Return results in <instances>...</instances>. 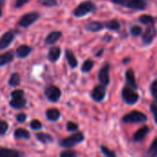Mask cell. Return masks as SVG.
I'll list each match as a JSON object with an SVG mask.
<instances>
[{
  "label": "cell",
  "mask_w": 157,
  "mask_h": 157,
  "mask_svg": "<svg viewBox=\"0 0 157 157\" xmlns=\"http://www.w3.org/2000/svg\"><path fill=\"white\" fill-rule=\"evenodd\" d=\"M110 1L114 5L135 11L145 10L149 6L148 0H110Z\"/></svg>",
  "instance_id": "6da1fadb"
},
{
  "label": "cell",
  "mask_w": 157,
  "mask_h": 157,
  "mask_svg": "<svg viewBox=\"0 0 157 157\" xmlns=\"http://www.w3.org/2000/svg\"><path fill=\"white\" fill-rule=\"evenodd\" d=\"M30 52H31V48L27 45H21L16 51V54L18 58H26L30 54Z\"/></svg>",
  "instance_id": "ac0fdd59"
},
{
  "label": "cell",
  "mask_w": 157,
  "mask_h": 157,
  "mask_svg": "<svg viewBox=\"0 0 157 157\" xmlns=\"http://www.w3.org/2000/svg\"><path fill=\"white\" fill-rule=\"evenodd\" d=\"M60 157H77V155L73 150H64L60 154Z\"/></svg>",
  "instance_id": "836d02e7"
},
{
  "label": "cell",
  "mask_w": 157,
  "mask_h": 157,
  "mask_svg": "<svg viewBox=\"0 0 157 157\" xmlns=\"http://www.w3.org/2000/svg\"><path fill=\"white\" fill-rule=\"evenodd\" d=\"M85 140V136L82 132H77L71 135L68 138H65L59 142V145L63 148H71L74 147Z\"/></svg>",
  "instance_id": "3957f363"
},
{
  "label": "cell",
  "mask_w": 157,
  "mask_h": 157,
  "mask_svg": "<svg viewBox=\"0 0 157 157\" xmlns=\"http://www.w3.org/2000/svg\"><path fill=\"white\" fill-rule=\"evenodd\" d=\"M36 138H37L38 141H40L42 144H51V143L53 142L52 137L50 134H47V133H37Z\"/></svg>",
  "instance_id": "484cf974"
},
{
  "label": "cell",
  "mask_w": 157,
  "mask_h": 157,
  "mask_svg": "<svg viewBox=\"0 0 157 157\" xmlns=\"http://www.w3.org/2000/svg\"><path fill=\"white\" fill-rule=\"evenodd\" d=\"M66 128H67L68 132H75V131L78 130V125L76 123H75V122L69 121V122H67Z\"/></svg>",
  "instance_id": "74e56055"
},
{
  "label": "cell",
  "mask_w": 157,
  "mask_h": 157,
  "mask_svg": "<svg viewBox=\"0 0 157 157\" xmlns=\"http://www.w3.org/2000/svg\"><path fill=\"white\" fill-rule=\"evenodd\" d=\"M40 2L41 5H43L45 6H49V7L55 6L58 4L56 0H40Z\"/></svg>",
  "instance_id": "d590c367"
},
{
  "label": "cell",
  "mask_w": 157,
  "mask_h": 157,
  "mask_svg": "<svg viewBox=\"0 0 157 157\" xmlns=\"http://www.w3.org/2000/svg\"><path fill=\"white\" fill-rule=\"evenodd\" d=\"M147 116L141 112V111H132L122 118V121L124 123H141V122H145L147 121Z\"/></svg>",
  "instance_id": "277c9868"
},
{
  "label": "cell",
  "mask_w": 157,
  "mask_h": 157,
  "mask_svg": "<svg viewBox=\"0 0 157 157\" xmlns=\"http://www.w3.org/2000/svg\"><path fill=\"white\" fill-rule=\"evenodd\" d=\"M8 84L11 86H19V84H20V76H19V75L17 74V73H14L10 76Z\"/></svg>",
  "instance_id": "83f0119b"
},
{
  "label": "cell",
  "mask_w": 157,
  "mask_h": 157,
  "mask_svg": "<svg viewBox=\"0 0 157 157\" xmlns=\"http://www.w3.org/2000/svg\"><path fill=\"white\" fill-rule=\"evenodd\" d=\"M14 137L16 139H23V140H29L30 138V134L27 130L24 129H17L14 132Z\"/></svg>",
  "instance_id": "cb8c5ba5"
},
{
  "label": "cell",
  "mask_w": 157,
  "mask_h": 157,
  "mask_svg": "<svg viewBox=\"0 0 157 157\" xmlns=\"http://www.w3.org/2000/svg\"><path fill=\"white\" fill-rule=\"evenodd\" d=\"M150 91H151L152 96L154 97V98L155 99V101L157 102V79H155V80L151 84Z\"/></svg>",
  "instance_id": "1f68e13d"
},
{
  "label": "cell",
  "mask_w": 157,
  "mask_h": 157,
  "mask_svg": "<svg viewBox=\"0 0 157 157\" xmlns=\"http://www.w3.org/2000/svg\"><path fill=\"white\" fill-rule=\"evenodd\" d=\"M60 55H61V50H60V48H58V47H52L49 51L48 58H49V60L51 62L54 63V62H56L60 58Z\"/></svg>",
  "instance_id": "44dd1931"
},
{
  "label": "cell",
  "mask_w": 157,
  "mask_h": 157,
  "mask_svg": "<svg viewBox=\"0 0 157 157\" xmlns=\"http://www.w3.org/2000/svg\"><path fill=\"white\" fill-rule=\"evenodd\" d=\"M42 127L41 123L38 121V120H33L31 122H30V129L33 130V131H38V130H40Z\"/></svg>",
  "instance_id": "e575fe53"
},
{
  "label": "cell",
  "mask_w": 157,
  "mask_h": 157,
  "mask_svg": "<svg viewBox=\"0 0 157 157\" xmlns=\"http://www.w3.org/2000/svg\"><path fill=\"white\" fill-rule=\"evenodd\" d=\"M138 20H139V22H141L142 24L148 26V25H152V24H154V23H155V18L153 16H151V15L144 14V15L140 16Z\"/></svg>",
  "instance_id": "d4e9b609"
},
{
  "label": "cell",
  "mask_w": 157,
  "mask_h": 157,
  "mask_svg": "<svg viewBox=\"0 0 157 157\" xmlns=\"http://www.w3.org/2000/svg\"><path fill=\"white\" fill-rule=\"evenodd\" d=\"M4 4H5V0H0V17L2 16V10H3Z\"/></svg>",
  "instance_id": "7bdbcfd3"
},
{
  "label": "cell",
  "mask_w": 157,
  "mask_h": 157,
  "mask_svg": "<svg viewBox=\"0 0 157 157\" xmlns=\"http://www.w3.org/2000/svg\"><path fill=\"white\" fill-rule=\"evenodd\" d=\"M65 57H66V60L68 62V64L70 65L71 68H75L78 64V62H77V59L75 58V55L74 54V52L70 50H67L65 52Z\"/></svg>",
  "instance_id": "d6986e66"
},
{
  "label": "cell",
  "mask_w": 157,
  "mask_h": 157,
  "mask_svg": "<svg viewBox=\"0 0 157 157\" xmlns=\"http://www.w3.org/2000/svg\"><path fill=\"white\" fill-rule=\"evenodd\" d=\"M128 61H130V59H125V60L123 61V63H128Z\"/></svg>",
  "instance_id": "f6af8a7d"
},
{
  "label": "cell",
  "mask_w": 157,
  "mask_h": 157,
  "mask_svg": "<svg viewBox=\"0 0 157 157\" xmlns=\"http://www.w3.org/2000/svg\"><path fill=\"white\" fill-rule=\"evenodd\" d=\"M44 95L50 102L55 103V102L59 101V99L61 98L62 92L59 87H57L55 86H50L46 87V89L44 90Z\"/></svg>",
  "instance_id": "52a82bcc"
},
{
  "label": "cell",
  "mask_w": 157,
  "mask_h": 157,
  "mask_svg": "<svg viewBox=\"0 0 157 157\" xmlns=\"http://www.w3.org/2000/svg\"><path fill=\"white\" fill-rule=\"evenodd\" d=\"M142 41L144 46H149L153 43L154 40L155 39L157 35V29L155 24L148 25L145 30L142 34Z\"/></svg>",
  "instance_id": "5b68a950"
},
{
  "label": "cell",
  "mask_w": 157,
  "mask_h": 157,
  "mask_svg": "<svg viewBox=\"0 0 157 157\" xmlns=\"http://www.w3.org/2000/svg\"><path fill=\"white\" fill-rule=\"evenodd\" d=\"M150 109H151V111H152V113H153V115H154L155 121V123L157 124V105H155V104L151 105Z\"/></svg>",
  "instance_id": "f35d334b"
},
{
  "label": "cell",
  "mask_w": 157,
  "mask_h": 157,
  "mask_svg": "<svg viewBox=\"0 0 157 157\" xmlns=\"http://www.w3.org/2000/svg\"><path fill=\"white\" fill-rule=\"evenodd\" d=\"M130 33L133 37H139L143 34V28L138 25H133L130 29Z\"/></svg>",
  "instance_id": "f1b7e54d"
},
{
  "label": "cell",
  "mask_w": 157,
  "mask_h": 157,
  "mask_svg": "<svg viewBox=\"0 0 157 157\" xmlns=\"http://www.w3.org/2000/svg\"><path fill=\"white\" fill-rule=\"evenodd\" d=\"M145 157H157V138L149 147L145 154Z\"/></svg>",
  "instance_id": "4316f807"
},
{
  "label": "cell",
  "mask_w": 157,
  "mask_h": 157,
  "mask_svg": "<svg viewBox=\"0 0 157 157\" xmlns=\"http://www.w3.org/2000/svg\"><path fill=\"white\" fill-rule=\"evenodd\" d=\"M148 132H149V128L147 126H144V127L141 128L140 130H138L134 133V135H133V141L135 143L141 142L142 140H144L146 137V135L148 134Z\"/></svg>",
  "instance_id": "9a60e30c"
},
{
  "label": "cell",
  "mask_w": 157,
  "mask_h": 157,
  "mask_svg": "<svg viewBox=\"0 0 157 157\" xmlns=\"http://www.w3.org/2000/svg\"><path fill=\"white\" fill-rule=\"evenodd\" d=\"M14 59V54L11 52H6L0 55V66H4L9 63H11Z\"/></svg>",
  "instance_id": "603a6c76"
},
{
  "label": "cell",
  "mask_w": 157,
  "mask_h": 157,
  "mask_svg": "<svg viewBox=\"0 0 157 157\" xmlns=\"http://www.w3.org/2000/svg\"><path fill=\"white\" fill-rule=\"evenodd\" d=\"M104 42H107V43H109V42H110L111 40H112V36H110V35H109V34H107V35H105L104 36V38H103V40H102Z\"/></svg>",
  "instance_id": "b9f144b4"
},
{
  "label": "cell",
  "mask_w": 157,
  "mask_h": 157,
  "mask_svg": "<svg viewBox=\"0 0 157 157\" xmlns=\"http://www.w3.org/2000/svg\"><path fill=\"white\" fill-rule=\"evenodd\" d=\"M29 1V0H17L16 3H15V6H16L17 8H19V7L23 6L25 4H27Z\"/></svg>",
  "instance_id": "60d3db41"
},
{
  "label": "cell",
  "mask_w": 157,
  "mask_h": 157,
  "mask_svg": "<svg viewBox=\"0 0 157 157\" xmlns=\"http://www.w3.org/2000/svg\"><path fill=\"white\" fill-rule=\"evenodd\" d=\"M102 53H103V50H100V52H98V53L96 54V56H100V55H101Z\"/></svg>",
  "instance_id": "ee69618b"
},
{
  "label": "cell",
  "mask_w": 157,
  "mask_h": 157,
  "mask_svg": "<svg viewBox=\"0 0 157 157\" xmlns=\"http://www.w3.org/2000/svg\"><path fill=\"white\" fill-rule=\"evenodd\" d=\"M0 157H22V154L14 149L0 148Z\"/></svg>",
  "instance_id": "5bb4252c"
},
{
  "label": "cell",
  "mask_w": 157,
  "mask_h": 157,
  "mask_svg": "<svg viewBox=\"0 0 157 157\" xmlns=\"http://www.w3.org/2000/svg\"><path fill=\"white\" fill-rule=\"evenodd\" d=\"M40 17V14L37 12H30V13H27L26 15H24L19 22H18V26L21 28H28L30 25H32L35 21H37V19Z\"/></svg>",
  "instance_id": "ba28073f"
},
{
  "label": "cell",
  "mask_w": 157,
  "mask_h": 157,
  "mask_svg": "<svg viewBox=\"0 0 157 157\" xmlns=\"http://www.w3.org/2000/svg\"><path fill=\"white\" fill-rule=\"evenodd\" d=\"M11 96V98H23L24 97V91L23 90H20V89H17V90H14L11 92L10 94Z\"/></svg>",
  "instance_id": "d6a6232c"
},
{
  "label": "cell",
  "mask_w": 157,
  "mask_h": 157,
  "mask_svg": "<svg viewBox=\"0 0 157 157\" xmlns=\"http://www.w3.org/2000/svg\"><path fill=\"white\" fill-rule=\"evenodd\" d=\"M46 117L51 121H57L61 117V113L56 109H50L46 112Z\"/></svg>",
  "instance_id": "7402d4cb"
},
{
  "label": "cell",
  "mask_w": 157,
  "mask_h": 157,
  "mask_svg": "<svg viewBox=\"0 0 157 157\" xmlns=\"http://www.w3.org/2000/svg\"><path fill=\"white\" fill-rule=\"evenodd\" d=\"M105 28L104 23L100 21H91L86 26V29L90 32H98Z\"/></svg>",
  "instance_id": "4fadbf2b"
},
{
  "label": "cell",
  "mask_w": 157,
  "mask_h": 157,
  "mask_svg": "<svg viewBox=\"0 0 157 157\" xmlns=\"http://www.w3.org/2000/svg\"><path fill=\"white\" fill-rule=\"evenodd\" d=\"M93 66H94V62L91 60H86L82 65V72L83 73H88L92 70Z\"/></svg>",
  "instance_id": "f546056e"
},
{
  "label": "cell",
  "mask_w": 157,
  "mask_h": 157,
  "mask_svg": "<svg viewBox=\"0 0 157 157\" xmlns=\"http://www.w3.org/2000/svg\"><path fill=\"white\" fill-rule=\"evenodd\" d=\"M26 119H27V116H26V114H24V113H19V114L17 115V122H19V123L25 122Z\"/></svg>",
  "instance_id": "ab89813d"
},
{
  "label": "cell",
  "mask_w": 157,
  "mask_h": 157,
  "mask_svg": "<svg viewBox=\"0 0 157 157\" xmlns=\"http://www.w3.org/2000/svg\"><path fill=\"white\" fill-rule=\"evenodd\" d=\"M125 79H126V83L128 85L129 87H131L132 89H137V83H136V79H135V75H134V72L132 69H128L125 73Z\"/></svg>",
  "instance_id": "7c38bea8"
},
{
  "label": "cell",
  "mask_w": 157,
  "mask_h": 157,
  "mask_svg": "<svg viewBox=\"0 0 157 157\" xmlns=\"http://www.w3.org/2000/svg\"><path fill=\"white\" fill-rule=\"evenodd\" d=\"M101 152L106 157H116V154L106 146H101Z\"/></svg>",
  "instance_id": "4dcf8cb0"
},
{
  "label": "cell",
  "mask_w": 157,
  "mask_h": 157,
  "mask_svg": "<svg viewBox=\"0 0 157 157\" xmlns=\"http://www.w3.org/2000/svg\"><path fill=\"white\" fill-rule=\"evenodd\" d=\"M62 36V32L60 31H53L52 33H50L46 40H45V43L48 44V45H52V44H54Z\"/></svg>",
  "instance_id": "ffe728a7"
},
{
  "label": "cell",
  "mask_w": 157,
  "mask_h": 157,
  "mask_svg": "<svg viewBox=\"0 0 157 157\" xmlns=\"http://www.w3.org/2000/svg\"><path fill=\"white\" fill-rule=\"evenodd\" d=\"M109 68L110 65L109 63H106L98 72V80L100 84L104 86L109 84Z\"/></svg>",
  "instance_id": "9c48e42d"
},
{
  "label": "cell",
  "mask_w": 157,
  "mask_h": 157,
  "mask_svg": "<svg viewBox=\"0 0 157 157\" xmlns=\"http://www.w3.org/2000/svg\"><path fill=\"white\" fill-rule=\"evenodd\" d=\"M9 105L11 106L12 109H21L23 108L26 107L27 105V100L24 98H13L11 99V101L9 102Z\"/></svg>",
  "instance_id": "2e32d148"
},
{
  "label": "cell",
  "mask_w": 157,
  "mask_h": 157,
  "mask_svg": "<svg viewBox=\"0 0 157 157\" xmlns=\"http://www.w3.org/2000/svg\"><path fill=\"white\" fill-rule=\"evenodd\" d=\"M13 40H14V33L12 31L6 32L0 39V50H4L7 48L11 44Z\"/></svg>",
  "instance_id": "8fae6325"
},
{
  "label": "cell",
  "mask_w": 157,
  "mask_h": 157,
  "mask_svg": "<svg viewBox=\"0 0 157 157\" xmlns=\"http://www.w3.org/2000/svg\"><path fill=\"white\" fill-rule=\"evenodd\" d=\"M96 10H97V6L95 5V3L90 0H87L79 4L74 10L73 14L76 17H82L90 13H94Z\"/></svg>",
  "instance_id": "7a4b0ae2"
},
{
  "label": "cell",
  "mask_w": 157,
  "mask_h": 157,
  "mask_svg": "<svg viewBox=\"0 0 157 157\" xmlns=\"http://www.w3.org/2000/svg\"><path fill=\"white\" fill-rule=\"evenodd\" d=\"M8 130V124L4 121H0V136L6 134V132H7Z\"/></svg>",
  "instance_id": "8d00e7d4"
},
{
  "label": "cell",
  "mask_w": 157,
  "mask_h": 157,
  "mask_svg": "<svg viewBox=\"0 0 157 157\" xmlns=\"http://www.w3.org/2000/svg\"><path fill=\"white\" fill-rule=\"evenodd\" d=\"M105 28L110 31H119L121 28V25L120 23V21L118 19H111V20H109L107 21L105 24H104Z\"/></svg>",
  "instance_id": "e0dca14e"
},
{
  "label": "cell",
  "mask_w": 157,
  "mask_h": 157,
  "mask_svg": "<svg viewBox=\"0 0 157 157\" xmlns=\"http://www.w3.org/2000/svg\"><path fill=\"white\" fill-rule=\"evenodd\" d=\"M121 96L125 103L128 105H134L139 100V95L137 94V92H135L133 89H132L129 86L123 88L121 92Z\"/></svg>",
  "instance_id": "8992f818"
},
{
  "label": "cell",
  "mask_w": 157,
  "mask_h": 157,
  "mask_svg": "<svg viewBox=\"0 0 157 157\" xmlns=\"http://www.w3.org/2000/svg\"><path fill=\"white\" fill-rule=\"evenodd\" d=\"M106 91H107L106 86H104L102 85L97 86L91 93V97H92L93 100L96 102H101L106 97Z\"/></svg>",
  "instance_id": "30bf717a"
}]
</instances>
